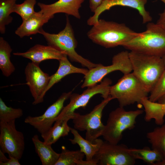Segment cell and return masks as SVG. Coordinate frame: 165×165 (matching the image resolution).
<instances>
[{"instance_id":"e0dca14e","label":"cell","mask_w":165,"mask_h":165,"mask_svg":"<svg viewBox=\"0 0 165 165\" xmlns=\"http://www.w3.org/2000/svg\"><path fill=\"white\" fill-rule=\"evenodd\" d=\"M51 18L45 16L40 10L23 20L21 25L15 31V33L20 38L39 33L43 25Z\"/></svg>"},{"instance_id":"44dd1931","label":"cell","mask_w":165,"mask_h":165,"mask_svg":"<svg viewBox=\"0 0 165 165\" xmlns=\"http://www.w3.org/2000/svg\"><path fill=\"white\" fill-rule=\"evenodd\" d=\"M36 152L39 157L42 165H55L58 160L60 153L56 152L51 145L40 141L38 136L35 134L32 138Z\"/></svg>"},{"instance_id":"4dcf8cb0","label":"cell","mask_w":165,"mask_h":165,"mask_svg":"<svg viewBox=\"0 0 165 165\" xmlns=\"http://www.w3.org/2000/svg\"><path fill=\"white\" fill-rule=\"evenodd\" d=\"M104 0H89L90 7L91 11L94 12Z\"/></svg>"},{"instance_id":"d6a6232c","label":"cell","mask_w":165,"mask_h":165,"mask_svg":"<svg viewBox=\"0 0 165 165\" xmlns=\"http://www.w3.org/2000/svg\"><path fill=\"white\" fill-rule=\"evenodd\" d=\"M165 30V9L159 14V17L156 23Z\"/></svg>"},{"instance_id":"8fae6325","label":"cell","mask_w":165,"mask_h":165,"mask_svg":"<svg viewBox=\"0 0 165 165\" xmlns=\"http://www.w3.org/2000/svg\"><path fill=\"white\" fill-rule=\"evenodd\" d=\"M15 121L0 122V147L5 153L20 160L24 149V138L23 134L16 130Z\"/></svg>"},{"instance_id":"d6986e66","label":"cell","mask_w":165,"mask_h":165,"mask_svg":"<svg viewBox=\"0 0 165 165\" xmlns=\"http://www.w3.org/2000/svg\"><path fill=\"white\" fill-rule=\"evenodd\" d=\"M70 132L73 135V139L68 140L73 145L77 144L80 148V150L83 152L86 157V160L93 161L94 157L98 150L103 141L97 138L93 141H90L82 138L77 130L71 127Z\"/></svg>"},{"instance_id":"6da1fadb","label":"cell","mask_w":165,"mask_h":165,"mask_svg":"<svg viewBox=\"0 0 165 165\" xmlns=\"http://www.w3.org/2000/svg\"><path fill=\"white\" fill-rule=\"evenodd\" d=\"M87 35L94 43L106 48L123 46L138 33L132 30L124 24L100 19L92 26Z\"/></svg>"},{"instance_id":"52a82bcc","label":"cell","mask_w":165,"mask_h":165,"mask_svg":"<svg viewBox=\"0 0 165 165\" xmlns=\"http://www.w3.org/2000/svg\"><path fill=\"white\" fill-rule=\"evenodd\" d=\"M110 95L96 105L89 113L83 115L75 112L72 119L74 128L77 130L86 131L85 139L91 141L102 135L105 125L101 121L103 109L112 100Z\"/></svg>"},{"instance_id":"ac0fdd59","label":"cell","mask_w":165,"mask_h":165,"mask_svg":"<svg viewBox=\"0 0 165 165\" xmlns=\"http://www.w3.org/2000/svg\"><path fill=\"white\" fill-rule=\"evenodd\" d=\"M75 114V112L56 121L53 126L47 132L41 134L44 142L51 145L60 138L68 135L70 131L71 127L68 125V122L70 119L74 118Z\"/></svg>"},{"instance_id":"ab89813d","label":"cell","mask_w":165,"mask_h":165,"mask_svg":"<svg viewBox=\"0 0 165 165\" xmlns=\"http://www.w3.org/2000/svg\"><path fill=\"white\" fill-rule=\"evenodd\" d=\"M164 114H165V112H164Z\"/></svg>"},{"instance_id":"4316f807","label":"cell","mask_w":165,"mask_h":165,"mask_svg":"<svg viewBox=\"0 0 165 165\" xmlns=\"http://www.w3.org/2000/svg\"><path fill=\"white\" fill-rule=\"evenodd\" d=\"M85 154L80 150L70 151L64 146L55 165H75L77 161L83 160Z\"/></svg>"},{"instance_id":"f1b7e54d","label":"cell","mask_w":165,"mask_h":165,"mask_svg":"<svg viewBox=\"0 0 165 165\" xmlns=\"http://www.w3.org/2000/svg\"><path fill=\"white\" fill-rule=\"evenodd\" d=\"M36 2V0H25L21 4H15L13 8V13H16L21 16L23 20H24L35 12L34 7Z\"/></svg>"},{"instance_id":"5bb4252c","label":"cell","mask_w":165,"mask_h":165,"mask_svg":"<svg viewBox=\"0 0 165 165\" xmlns=\"http://www.w3.org/2000/svg\"><path fill=\"white\" fill-rule=\"evenodd\" d=\"M147 1V0H104L94 12L93 15L88 19L87 24L90 26L94 25L97 23L101 13L117 6L130 7L137 10L142 17L143 23H148L152 18L145 8Z\"/></svg>"},{"instance_id":"7a4b0ae2","label":"cell","mask_w":165,"mask_h":165,"mask_svg":"<svg viewBox=\"0 0 165 165\" xmlns=\"http://www.w3.org/2000/svg\"><path fill=\"white\" fill-rule=\"evenodd\" d=\"M129 56L132 73L150 93L165 70L162 58L134 51Z\"/></svg>"},{"instance_id":"1f68e13d","label":"cell","mask_w":165,"mask_h":165,"mask_svg":"<svg viewBox=\"0 0 165 165\" xmlns=\"http://www.w3.org/2000/svg\"><path fill=\"white\" fill-rule=\"evenodd\" d=\"M9 160L5 163L0 162V165H20L21 164L19 162V160L17 158L9 156Z\"/></svg>"},{"instance_id":"277c9868","label":"cell","mask_w":165,"mask_h":165,"mask_svg":"<svg viewBox=\"0 0 165 165\" xmlns=\"http://www.w3.org/2000/svg\"><path fill=\"white\" fill-rule=\"evenodd\" d=\"M39 33L43 35L48 45L65 53L71 61L80 63L89 70L100 65V64L92 62L82 57L76 51L77 42L68 16H67L64 28L58 33H50L45 31L42 28L40 30Z\"/></svg>"},{"instance_id":"7402d4cb","label":"cell","mask_w":165,"mask_h":165,"mask_svg":"<svg viewBox=\"0 0 165 165\" xmlns=\"http://www.w3.org/2000/svg\"><path fill=\"white\" fill-rule=\"evenodd\" d=\"M141 104L144 108V119L146 122L154 119L156 124L157 125L160 126L164 124L165 104L151 101L148 97L142 99Z\"/></svg>"},{"instance_id":"4fadbf2b","label":"cell","mask_w":165,"mask_h":165,"mask_svg":"<svg viewBox=\"0 0 165 165\" xmlns=\"http://www.w3.org/2000/svg\"><path fill=\"white\" fill-rule=\"evenodd\" d=\"M72 93V91L63 93L42 115L37 116H28L25 119V123L33 127L41 134L46 133L53 126L64 107V102Z\"/></svg>"},{"instance_id":"ba28073f","label":"cell","mask_w":165,"mask_h":165,"mask_svg":"<svg viewBox=\"0 0 165 165\" xmlns=\"http://www.w3.org/2000/svg\"><path fill=\"white\" fill-rule=\"evenodd\" d=\"M119 71L123 74L131 73L132 68L129 56V52L122 51L115 55L112 58V64L105 66L101 64L89 70L84 75V80L82 88L93 86L101 82L108 74Z\"/></svg>"},{"instance_id":"8d00e7d4","label":"cell","mask_w":165,"mask_h":165,"mask_svg":"<svg viewBox=\"0 0 165 165\" xmlns=\"http://www.w3.org/2000/svg\"><path fill=\"white\" fill-rule=\"evenodd\" d=\"M157 102L161 104H165V95L160 98Z\"/></svg>"},{"instance_id":"9c48e42d","label":"cell","mask_w":165,"mask_h":165,"mask_svg":"<svg viewBox=\"0 0 165 165\" xmlns=\"http://www.w3.org/2000/svg\"><path fill=\"white\" fill-rule=\"evenodd\" d=\"M112 83L110 79L105 78L99 84L87 87L81 94L72 93L69 98V103L64 107L56 121L74 114L75 111L79 108H84L91 98L96 94H100L104 99L110 96Z\"/></svg>"},{"instance_id":"e575fe53","label":"cell","mask_w":165,"mask_h":165,"mask_svg":"<svg viewBox=\"0 0 165 165\" xmlns=\"http://www.w3.org/2000/svg\"><path fill=\"white\" fill-rule=\"evenodd\" d=\"M5 153L0 149V162L5 163L7 162L9 159L5 155Z\"/></svg>"},{"instance_id":"ffe728a7","label":"cell","mask_w":165,"mask_h":165,"mask_svg":"<svg viewBox=\"0 0 165 165\" xmlns=\"http://www.w3.org/2000/svg\"><path fill=\"white\" fill-rule=\"evenodd\" d=\"M59 61L58 68L54 74L50 76V81L45 91L46 93L54 84L66 76L73 73L81 74L85 75L89 71V69L77 68L73 65L68 59L67 56Z\"/></svg>"},{"instance_id":"603a6c76","label":"cell","mask_w":165,"mask_h":165,"mask_svg":"<svg viewBox=\"0 0 165 165\" xmlns=\"http://www.w3.org/2000/svg\"><path fill=\"white\" fill-rule=\"evenodd\" d=\"M12 50L9 43L2 37L0 38V69L3 75L9 76L15 68L10 59Z\"/></svg>"},{"instance_id":"7c38bea8","label":"cell","mask_w":165,"mask_h":165,"mask_svg":"<svg viewBox=\"0 0 165 165\" xmlns=\"http://www.w3.org/2000/svg\"><path fill=\"white\" fill-rule=\"evenodd\" d=\"M26 84L29 87L34 98V105L42 103L45 91L48 86L50 76L43 72L39 66V64L29 62L24 70Z\"/></svg>"},{"instance_id":"8992f818","label":"cell","mask_w":165,"mask_h":165,"mask_svg":"<svg viewBox=\"0 0 165 165\" xmlns=\"http://www.w3.org/2000/svg\"><path fill=\"white\" fill-rule=\"evenodd\" d=\"M149 93L132 72L124 74L116 84L111 86L110 91V95L113 99H117L119 106L122 107L136 103L141 104Z\"/></svg>"},{"instance_id":"d590c367","label":"cell","mask_w":165,"mask_h":165,"mask_svg":"<svg viewBox=\"0 0 165 165\" xmlns=\"http://www.w3.org/2000/svg\"><path fill=\"white\" fill-rule=\"evenodd\" d=\"M153 165H165V158L160 161L155 163Z\"/></svg>"},{"instance_id":"484cf974","label":"cell","mask_w":165,"mask_h":165,"mask_svg":"<svg viewBox=\"0 0 165 165\" xmlns=\"http://www.w3.org/2000/svg\"><path fill=\"white\" fill-rule=\"evenodd\" d=\"M16 0H0V32L4 34L6 26L10 23L13 19L10 14Z\"/></svg>"},{"instance_id":"30bf717a","label":"cell","mask_w":165,"mask_h":165,"mask_svg":"<svg viewBox=\"0 0 165 165\" xmlns=\"http://www.w3.org/2000/svg\"><path fill=\"white\" fill-rule=\"evenodd\" d=\"M129 148L123 144H113L103 141L94 159L99 165H134L136 160Z\"/></svg>"},{"instance_id":"cb8c5ba5","label":"cell","mask_w":165,"mask_h":165,"mask_svg":"<svg viewBox=\"0 0 165 165\" xmlns=\"http://www.w3.org/2000/svg\"><path fill=\"white\" fill-rule=\"evenodd\" d=\"M155 128L147 133L146 137L152 148L165 158V124Z\"/></svg>"},{"instance_id":"83f0119b","label":"cell","mask_w":165,"mask_h":165,"mask_svg":"<svg viewBox=\"0 0 165 165\" xmlns=\"http://www.w3.org/2000/svg\"><path fill=\"white\" fill-rule=\"evenodd\" d=\"M23 111L20 108H14L7 106L0 98V122H7L21 117Z\"/></svg>"},{"instance_id":"5b68a950","label":"cell","mask_w":165,"mask_h":165,"mask_svg":"<svg viewBox=\"0 0 165 165\" xmlns=\"http://www.w3.org/2000/svg\"><path fill=\"white\" fill-rule=\"evenodd\" d=\"M143 112L141 109L127 111L119 106L109 113L102 136L105 141L118 144L122 138L123 131L134 129L136 119Z\"/></svg>"},{"instance_id":"d4e9b609","label":"cell","mask_w":165,"mask_h":165,"mask_svg":"<svg viewBox=\"0 0 165 165\" xmlns=\"http://www.w3.org/2000/svg\"><path fill=\"white\" fill-rule=\"evenodd\" d=\"M129 151L135 159H139L149 164L153 165L156 162L162 160L163 158L159 152L145 147L142 148H130Z\"/></svg>"},{"instance_id":"74e56055","label":"cell","mask_w":165,"mask_h":165,"mask_svg":"<svg viewBox=\"0 0 165 165\" xmlns=\"http://www.w3.org/2000/svg\"><path fill=\"white\" fill-rule=\"evenodd\" d=\"M162 59H163V63H164L165 66V56L163 57Z\"/></svg>"},{"instance_id":"f546056e","label":"cell","mask_w":165,"mask_h":165,"mask_svg":"<svg viewBox=\"0 0 165 165\" xmlns=\"http://www.w3.org/2000/svg\"><path fill=\"white\" fill-rule=\"evenodd\" d=\"M149 93L148 99L154 102H157L160 98L165 95V70Z\"/></svg>"},{"instance_id":"3957f363","label":"cell","mask_w":165,"mask_h":165,"mask_svg":"<svg viewBox=\"0 0 165 165\" xmlns=\"http://www.w3.org/2000/svg\"><path fill=\"white\" fill-rule=\"evenodd\" d=\"M123 46L130 51L163 58L165 56V30L156 23L149 22L145 31L138 33Z\"/></svg>"},{"instance_id":"836d02e7","label":"cell","mask_w":165,"mask_h":165,"mask_svg":"<svg viewBox=\"0 0 165 165\" xmlns=\"http://www.w3.org/2000/svg\"><path fill=\"white\" fill-rule=\"evenodd\" d=\"M76 165H97V163L94 160L93 161H88L86 160V161H84L83 160H82L77 161L76 163Z\"/></svg>"},{"instance_id":"2e32d148","label":"cell","mask_w":165,"mask_h":165,"mask_svg":"<svg viewBox=\"0 0 165 165\" xmlns=\"http://www.w3.org/2000/svg\"><path fill=\"white\" fill-rule=\"evenodd\" d=\"M13 54L29 59L31 62L38 64L47 60L59 61L67 56L64 53L51 46L40 44L35 45L25 52L14 53Z\"/></svg>"},{"instance_id":"9a60e30c","label":"cell","mask_w":165,"mask_h":165,"mask_svg":"<svg viewBox=\"0 0 165 165\" xmlns=\"http://www.w3.org/2000/svg\"><path fill=\"white\" fill-rule=\"evenodd\" d=\"M84 0H59L50 4L38 2V5L44 15L51 19L55 14L64 13L80 18L79 9Z\"/></svg>"},{"instance_id":"f35d334b","label":"cell","mask_w":165,"mask_h":165,"mask_svg":"<svg viewBox=\"0 0 165 165\" xmlns=\"http://www.w3.org/2000/svg\"><path fill=\"white\" fill-rule=\"evenodd\" d=\"M160 0L162 1L165 4V0Z\"/></svg>"}]
</instances>
